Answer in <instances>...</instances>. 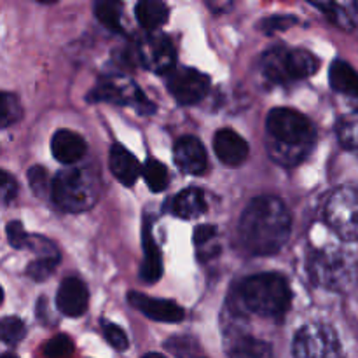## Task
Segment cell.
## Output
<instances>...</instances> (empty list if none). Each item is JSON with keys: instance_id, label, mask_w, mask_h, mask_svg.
Returning <instances> with one entry per match:
<instances>
[{"instance_id": "6da1fadb", "label": "cell", "mask_w": 358, "mask_h": 358, "mask_svg": "<svg viewBox=\"0 0 358 358\" xmlns=\"http://www.w3.org/2000/svg\"><path fill=\"white\" fill-rule=\"evenodd\" d=\"M292 219L285 203L275 196L252 199L240 220V240L252 255H273L290 238Z\"/></svg>"}, {"instance_id": "7a4b0ae2", "label": "cell", "mask_w": 358, "mask_h": 358, "mask_svg": "<svg viewBox=\"0 0 358 358\" xmlns=\"http://www.w3.org/2000/svg\"><path fill=\"white\" fill-rule=\"evenodd\" d=\"M268 152L283 166H296L310 154L315 143V126L294 108H273L266 121Z\"/></svg>"}, {"instance_id": "3957f363", "label": "cell", "mask_w": 358, "mask_h": 358, "mask_svg": "<svg viewBox=\"0 0 358 358\" xmlns=\"http://www.w3.org/2000/svg\"><path fill=\"white\" fill-rule=\"evenodd\" d=\"M240 297L248 311L268 318H282L292 303L289 283L276 273H262L245 280Z\"/></svg>"}, {"instance_id": "277c9868", "label": "cell", "mask_w": 358, "mask_h": 358, "mask_svg": "<svg viewBox=\"0 0 358 358\" xmlns=\"http://www.w3.org/2000/svg\"><path fill=\"white\" fill-rule=\"evenodd\" d=\"M51 199L65 212H86L98 201V180L84 168H63L51 180Z\"/></svg>"}, {"instance_id": "5b68a950", "label": "cell", "mask_w": 358, "mask_h": 358, "mask_svg": "<svg viewBox=\"0 0 358 358\" xmlns=\"http://www.w3.org/2000/svg\"><path fill=\"white\" fill-rule=\"evenodd\" d=\"M320 66L317 56L306 49L273 48L262 58V73L275 84L311 77Z\"/></svg>"}, {"instance_id": "8992f818", "label": "cell", "mask_w": 358, "mask_h": 358, "mask_svg": "<svg viewBox=\"0 0 358 358\" xmlns=\"http://www.w3.org/2000/svg\"><path fill=\"white\" fill-rule=\"evenodd\" d=\"M310 276L317 285L346 292L358 283V264L343 252H317L310 259Z\"/></svg>"}, {"instance_id": "52a82bcc", "label": "cell", "mask_w": 358, "mask_h": 358, "mask_svg": "<svg viewBox=\"0 0 358 358\" xmlns=\"http://www.w3.org/2000/svg\"><path fill=\"white\" fill-rule=\"evenodd\" d=\"M325 220L341 240L358 241V191L341 187L332 192L325 205Z\"/></svg>"}, {"instance_id": "ba28073f", "label": "cell", "mask_w": 358, "mask_h": 358, "mask_svg": "<svg viewBox=\"0 0 358 358\" xmlns=\"http://www.w3.org/2000/svg\"><path fill=\"white\" fill-rule=\"evenodd\" d=\"M294 358H345L338 334L331 325L310 324L294 338Z\"/></svg>"}, {"instance_id": "9c48e42d", "label": "cell", "mask_w": 358, "mask_h": 358, "mask_svg": "<svg viewBox=\"0 0 358 358\" xmlns=\"http://www.w3.org/2000/svg\"><path fill=\"white\" fill-rule=\"evenodd\" d=\"M91 101H108L114 105H129L142 114H150L154 105L143 96L140 87L133 80L119 76H108L100 79L93 91L90 93Z\"/></svg>"}, {"instance_id": "30bf717a", "label": "cell", "mask_w": 358, "mask_h": 358, "mask_svg": "<svg viewBox=\"0 0 358 358\" xmlns=\"http://www.w3.org/2000/svg\"><path fill=\"white\" fill-rule=\"evenodd\" d=\"M168 91L180 105H194L205 98L210 79L205 73L189 66H177L168 72Z\"/></svg>"}, {"instance_id": "8fae6325", "label": "cell", "mask_w": 358, "mask_h": 358, "mask_svg": "<svg viewBox=\"0 0 358 358\" xmlns=\"http://www.w3.org/2000/svg\"><path fill=\"white\" fill-rule=\"evenodd\" d=\"M138 58L147 70L168 73L175 66V48L163 34H150L138 44Z\"/></svg>"}, {"instance_id": "7c38bea8", "label": "cell", "mask_w": 358, "mask_h": 358, "mask_svg": "<svg viewBox=\"0 0 358 358\" xmlns=\"http://www.w3.org/2000/svg\"><path fill=\"white\" fill-rule=\"evenodd\" d=\"M129 304L145 315L154 322H164V324H178L184 320V310L173 301L154 299V297L143 296V294L131 292L128 296Z\"/></svg>"}, {"instance_id": "4fadbf2b", "label": "cell", "mask_w": 358, "mask_h": 358, "mask_svg": "<svg viewBox=\"0 0 358 358\" xmlns=\"http://www.w3.org/2000/svg\"><path fill=\"white\" fill-rule=\"evenodd\" d=\"M173 159L177 166L189 175H201L208 168L205 147L194 136H182L177 140L173 147Z\"/></svg>"}, {"instance_id": "5bb4252c", "label": "cell", "mask_w": 358, "mask_h": 358, "mask_svg": "<svg viewBox=\"0 0 358 358\" xmlns=\"http://www.w3.org/2000/svg\"><path fill=\"white\" fill-rule=\"evenodd\" d=\"M87 303H90V294L87 287L83 280L79 278H66L59 285L58 294H56V306L59 313L65 317H80L86 313Z\"/></svg>"}, {"instance_id": "9a60e30c", "label": "cell", "mask_w": 358, "mask_h": 358, "mask_svg": "<svg viewBox=\"0 0 358 358\" xmlns=\"http://www.w3.org/2000/svg\"><path fill=\"white\" fill-rule=\"evenodd\" d=\"M213 149L217 157L226 166H240L250 154V147L245 142L243 136L238 135L233 129H220L213 138Z\"/></svg>"}, {"instance_id": "2e32d148", "label": "cell", "mask_w": 358, "mask_h": 358, "mask_svg": "<svg viewBox=\"0 0 358 358\" xmlns=\"http://www.w3.org/2000/svg\"><path fill=\"white\" fill-rule=\"evenodd\" d=\"M320 9L332 24L341 30H353L358 24V0H308Z\"/></svg>"}, {"instance_id": "e0dca14e", "label": "cell", "mask_w": 358, "mask_h": 358, "mask_svg": "<svg viewBox=\"0 0 358 358\" xmlns=\"http://www.w3.org/2000/svg\"><path fill=\"white\" fill-rule=\"evenodd\" d=\"M51 152L62 164H76L86 154V142L79 133L58 129L51 138Z\"/></svg>"}, {"instance_id": "ac0fdd59", "label": "cell", "mask_w": 358, "mask_h": 358, "mask_svg": "<svg viewBox=\"0 0 358 358\" xmlns=\"http://www.w3.org/2000/svg\"><path fill=\"white\" fill-rule=\"evenodd\" d=\"M108 164H110V171L114 173V177L128 187L135 184L142 171L138 159L122 145H112L110 154H108Z\"/></svg>"}, {"instance_id": "d6986e66", "label": "cell", "mask_w": 358, "mask_h": 358, "mask_svg": "<svg viewBox=\"0 0 358 358\" xmlns=\"http://www.w3.org/2000/svg\"><path fill=\"white\" fill-rule=\"evenodd\" d=\"M163 275V259L161 252L149 231V224L143 227V264L140 268V278L145 283H154Z\"/></svg>"}, {"instance_id": "ffe728a7", "label": "cell", "mask_w": 358, "mask_h": 358, "mask_svg": "<svg viewBox=\"0 0 358 358\" xmlns=\"http://www.w3.org/2000/svg\"><path fill=\"white\" fill-rule=\"evenodd\" d=\"M206 212L205 196L199 189H185L171 199V213L180 219H196Z\"/></svg>"}, {"instance_id": "44dd1931", "label": "cell", "mask_w": 358, "mask_h": 358, "mask_svg": "<svg viewBox=\"0 0 358 358\" xmlns=\"http://www.w3.org/2000/svg\"><path fill=\"white\" fill-rule=\"evenodd\" d=\"M329 80L332 90L338 93L358 98V72L350 63L336 59L329 70Z\"/></svg>"}, {"instance_id": "7402d4cb", "label": "cell", "mask_w": 358, "mask_h": 358, "mask_svg": "<svg viewBox=\"0 0 358 358\" xmlns=\"http://www.w3.org/2000/svg\"><path fill=\"white\" fill-rule=\"evenodd\" d=\"M229 355L231 358H275L269 343L245 334H234Z\"/></svg>"}, {"instance_id": "603a6c76", "label": "cell", "mask_w": 358, "mask_h": 358, "mask_svg": "<svg viewBox=\"0 0 358 358\" xmlns=\"http://www.w3.org/2000/svg\"><path fill=\"white\" fill-rule=\"evenodd\" d=\"M136 20L145 30H156L168 20V7L161 0H140L136 3Z\"/></svg>"}, {"instance_id": "cb8c5ba5", "label": "cell", "mask_w": 358, "mask_h": 358, "mask_svg": "<svg viewBox=\"0 0 358 358\" xmlns=\"http://www.w3.org/2000/svg\"><path fill=\"white\" fill-rule=\"evenodd\" d=\"M140 173L143 175V180H145L147 187L152 192H163L168 187L170 175H168L166 166L161 161L147 159Z\"/></svg>"}, {"instance_id": "d4e9b609", "label": "cell", "mask_w": 358, "mask_h": 358, "mask_svg": "<svg viewBox=\"0 0 358 358\" xmlns=\"http://www.w3.org/2000/svg\"><path fill=\"white\" fill-rule=\"evenodd\" d=\"M338 136L345 149L352 150L358 156V110L350 112L339 119Z\"/></svg>"}, {"instance_id": "484cf974", "label": "cell", "mask_w": 358, "mask_h": 358, "mask_svg": "<svg viewBox=\"0 0 358 358\" xmlns=\"http://www.w3.org/2000/svg\"><path fill=\"white\" fill-rule=\"evenodd\" d=\"M98 21L110 30H121V0H94Z\"/></svg>"}, {"instance_id": "4316f807", "label": "cell", "mask_w": 358, "mask_h": 358, "mask_svg": "<svg viewBox=\"0 0 358 358\" xmlns=\"http://www.w3.org/2000/svg\"><path fill=\"white\" fill-rule=\"evenodd\" d=\"M23 117V107L13 93H0V128L16 124Z\"/></svg>"}, {"instance_id": "83f0119b", "label": "cell", "mask_w": 358, "mask_h": 358, "mask_svg": "<svg viewBox=\"0 0 358 358\" xmlns=\"http://www.w3.org/2000/svg\"><path fill=\"white\" fill-rule=\"evenodd\" d=\"M27 334V327H24L23 320L17 317H6L0 320V341L3 345L14 346L21 343V339Z\"/></svg>"}, {"instance_id": "f1b7e54d", "label": "cell", "mask_w": 358, "mask_h": 358, "mask_svg": "<svg viewBox=\"0 0 358 358\" xmlns=\"http://www.w3.org/2000/svg\"><path fill=\"white\" fill-rule=\"evenodd\" d=\"M58 261V255H42V257L35 259L34 262L28 264L27 275L30 276L34 282H45V280L55 273Z\"/></svg>"}, {"instance_id": "f546056e", "label": "cell", "mask_w": 358, "mask_h": 358, "mask_svg": "<svg viewBox=\"0 0 358 358\" xmlns=\"http://www.w3.org/2000/svg\"><path fill=\"white\" fill-rule=\"evenodd\" d=\"M28 185L34 191L35 196L44 198L48 192H51V178H49L48 170L44 166H31L28 170Z\"/></svg>"}, {"instance_id": "4dcf8cb0", "label": "cell", "mask_w": 358, "mask_h": 358, "mask_svg": "<svg viewBox=\"0 0 358 358\" xmlns=\"http://www.w3.org/2000/svg\"><path fill=\"white\" fill-rule=\"evenodd\" d=\"M73 352V343L69 336H56L49 339L44 346V355L48 358H69Z\"/></svg>"}, {"instance_id": "1f68e13d", "label": "cell", "mask_w": 358, "mask_h": 358, "mask_svg": "<svg viewBox=\"0 0 358 358\" xmlns=\"http://www.w3.org/2000/svg\"><path fill=\"white\" fill-rule=\"evenodd\" d=\"M101 329H103L105 339H107L112 348H115L117 352H124L128 348V336H126V332L121 327H117L115 324H110V322H103Z\"/></svg>"}, {"instance_id": "d6a6232c", "label": "cell", "mask_w": 358, "mask_h": 358, "mask_svg": "<svg viewBox=\"0 0 358 358\" xmlns=\"http://www.w3.org/2000/svg\"><path fill=\"white\" fill-rule=\"evenodd\" d=\"M6 231H7V241L10 243V247L17 248V250L28 247V241H30V234L24 231V227L21 226L20 220H13V222L7 224Z\"/></svg>"}, {"instance_id": "836d02e7", "label": "cell", "mask_w": 358, "mask_h": 358, "mask_svg": "<svg viewBox=\"0 0 358 358\" xmlns=\"http://www.w3.org/2000/svg\"><path fill=\"white\" fill-rule=\"evenodd\" d=\"M164 346L178 358H191L196 353V343L191 338H171Z\"/></svg>"}, {"instance_id": "e575fe53", "label": "cell", "mask_w": 358, "mask_h": 358, "mask_svg": "<svg viewBox=\"0 0 358 358\" xmlns=\"http://www.w3.org/2000/svg\"><path fill=\"white\" fill-rule=\"evenodd\" d=\"M17 194V182L7 171L0 170V203H10Z\"/></svg>"}, {"instance_id": "d590c367", "label": "cell", "mask_w": 358, "mask_h": 358, "mask_svg": "<svg viewBox=\"0 0 358 358\" xmlns=\"http://www.w3.org/2000/svg\"><path fill=\"white\" fill-rule=\"evenodd\" d=\"M296 21L297 20L294 16H271L268 17V20L261 21V27L259 28H261L264 34H276V31H282V30H287V28H290Z\"/></svg>"}, {"instance_id": "8d00e7d4", "label": "cell", "mask_w": 358, "mask_h": 358, "mask_svg": "<svg viewBox=\"0 0 358 358\" xmlns=\"http://www.w3.org/2000/svg\"><path fill=\"white\" fill-rule=\"evenodd\" d=\"M215 236H217L215 227L210 226V224H201V226H198L194 229V236H192V240H194L196 247H205V245H208Z\"/></svg>"}, {"instance_id": "74e56055", "label": "cell", "mask_w": 358, "mask_h": 358, "mask_svg": "<svg viewBox=\"0 0 358 358\" xmlns=\"http://www.w3.org/2000/svg\"><path fill=\"white\" fill-rule=\"evenodd\" d=\"M233 2L234 0H205V3L213 13H227L233 7Z\"/></svg>"}, {"instance_id": "f35d334b", "label": "cell", "mask_w": 358, "mask_h": 358, "mask_svg": "<svg viewBox=\"0 0 358 358\" xmlns=\"http://www.w3.org/2000/svg\"><path fill=\"white\" fill-rule=\"evenodd\" d=\"M143 358H166L164 355H161V353H147Z\"/></svg>"}, {"instance_id": "ab89813d", "label": "cell", "mask_w": 358, "mask_h": 358, "mask_svg": "<svg viewBox=\"0 0 358 358\" xmlns=\"http://www.w3.org/2000/svg\"><path fill=\"white\" fill-rule=\"evenodd\" d=\"M37 2H41V3H55V2H58V0H37Z\"/></svg>"}, {"instance_id": "60d3db41", "label": "cell", "mask_w": 358, "mask_h": 358, "mask_svg": "<svg viewBox=\"0 0 358 358\" xmlns=\"http://www.w3.org/2000/svg\"><path fill=\"white\" fill-rule=\"evenodd\" d=\"M0 358H17L16 355H10V353H6V355H0Z\"/></svg>"}, {"instance_id": "b9f144b4", "label": "cell", "mask_w": 358, "mask_h": 358, "mask_svg": "<svg viewBox=\"0 0 358 358\" xmlns=\"http://www.w3.org/2000/svg\"><path fill=\"white\" fill-rule=\"evenodd\" d=\"M2 301H3V290L2 287H0V304H2Z\"/></svg>"}]
</instances>
